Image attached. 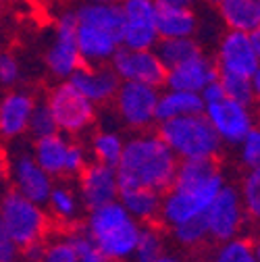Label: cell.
I'll use <instances>...</instances> for the list:
<instances>
[{"label":"cell","mask_w":260,"mask_h":262,"mask_svg":"<svg viewBox=\"0 0 260 262\" xmlns=\"http://www.w3.org/2000/svg\"><path fill=\"white\" fill-rule=\"evenodd\" d=\"M219 67L212 58V54H208L206 50H202L200 54L191 56L189 60L175 64V67L167 69V79H165V88H173V90H185V92H196L202 94V90L219 79Z\"/></svg>","instance_id":"cell-21"},{"label":"cell","mask_w":260,"mask_h":262,"mask_svg":"<svg viewBox=\"0 0 260 262\" xmlns=\"http://www.w3.org/2000/svg\"><path fill=\"white\" fill-rule=\"evenodd\" d=\"M202 100H204V104H208V102H214V100H219V98H223L225 96V90H223V85H221V81L216 79V81H212V83H208L204 90H202Z\"/></svg>","instance_id":"cell-39"},{"label":"cell","mask_w":260,"mask_h":262,"mask_svg":"<svg viewBox=\"0 0 260 262\" xmlns=\"http://www.w3.org/2000/svg\"><path fill=\"white\" fill-rule=\"evenodd\" d=\"M111 67L121 81L165 88L167 67L162 64V60L154 50H132L121 46L111 60Z\"/></svg>","instance_id":"cell-16"},{"label":"cell","mask_w":260,"mask_h":262,"mask_svg":"<svg viewBox=\"0 0 260 262\" xmlns=\"http://www.w3.org/2000/svg\"><path fill=\"white\" fill-rule=\"evenodd\" d=\"M158 94H160V88L134 83V81H121L111 102L117 123L123 129L132 131V134L150 131L156 125Z\"/></svg>","instance_id":"cell-9"},{"label":"cell","mask_w":260,"mask_h":262,"mask_svg":"<svg viewBox=\"0 0 260 262\" xmlns=\"http://www.w3.org/2000/svg\"><path fill=\"white\" fill-rule=\"evenodd\" d=\"M216 17L225 29L252 34L260 27V0H223L216 7Z\"/></svg>","instance_id":"cell-26"},{"label":"cell","mask_w":260,"mask_h":262,"mask_svg":"<svg viewBox=\"0 0 260 262\" xmlns=\"http://www.w3.org/2000/svg\"><path fill=\"white\" fill-rule=\"evenodd\" d=\"M3 7H5V0H0V15H3Z\"/></svg>","instance_id":"cell-48"},{"label":"cell","mask_w":260,"mask_h":262,"mask_svg":"<svg viewBox=\"0 0 260 262\" xmlns=\"http://www.w3.org/2000/svg\"><path fill=\"white\" fill-rule=\"evenodd\" d=\"M212 58L216 62L221 75L252 79V75L260 67V60H258L256 50L252 46L250 34L233 31V29H225L216 38Z\"/></svg>","instance_id":"cell-14"},{"label":"cell","mask_w":260,"mask_h":262,"mask_svg":"<svg viewBox=\"0 0 260 262\" xmlns=\"http://www.w3.org/2000/svg\"><path fill=\"white\" fill-rule=\"evenodd\" d=\"M204 3H206L208 7H214V9H216V7H219V5L223 3V0H204Z\"/></svg>","instance_id":"cell-45"},{"label":"cell","mask_w":260,"mask_h":262,"mask_svg":"<svg viewBox=\"0 0 260 262\" xmlns=\"http://www.w3.org/2000/svg\"><path fill=\"white\" fill-rule=\"evenodd\" d=\"M202 50L204 48L198 38H160L158 44L154 46V52L158 54V58L162 60V64L167 69L189 60L191 56L200 54Z\"/></svg>","instance_id":"cell-27"},{"label":"cell","mask_w":260,"mask_h":262,"mask_svg":"<svg viewBox=\"0 0 260 262\" xmlns=\"http://www.w3.org/2000/svg\"><path fill=\"white\" fill-rule=\"evenodd\" d=\"M179 160L156 131H138L125 140L117 165L121 187H148L165 193L177 173Z\"/></svg>","instance_id":"cell-2"},{"label":"cell","mask_w":260,"mask_h":262,"mask_svg":"<svg viewBox=\"0 0 260 262\" xmlns=\"http://www.w3.org/2000/svg\"><path fill=\"white\" fill-rule=\"evenodd\" d=\"M44 102L56 121L58 134L69 138H83L98 121V106L92 104L71 81H58L52 85Z\"/></svg>","instance_id":"cell-7"},{"label":"cell","mask_w":260,"mask_h":262,"mask_svg":"<svg viewBox=\"0 0 260 262\" xmlns=\"http://www.w3.org/2000/svg\"><path fill=\"white\" fill-rule=\"evenodd\" d=\"M189 3H191V0H189Z\"/></svg>","instance_id":"cell-49"},{"label":"cell","mask_w":260,"mask_h":262,"mask_svg":"<svg viewBox=\"0 0 260 262\" xmlns=\"http://www.w3.org/2000/svg\"><path fill=\"white\" fill-rule=\"evenodd\" d=\"M31 154L54 181L75 179L90 165L88 146L64 134H52L36 140L31 144Z\"/></svg>","instance_id":"cell-8"},{"label":"cell","mask_w":260,"mask_h":262,"mask_svg":"<svg viewBox=\"0 0 260 262\" xmlns=\"http://www.w3.org/2000/svg\"><path fill=\"white\" fill-rule=\"evenodd\" d=\"M69 81L98 108L111 106L121 85V79L111 64H81Z\"/></svg>","instance_id":"cell-20"},{"label":"cell","mask_w":260,"mask_h":262,"mask_svg":"<svg viewBox=\"0 0 260 262\" xmlns=\"http://www.w3.org/2000/svg\"><path fill=\"white\" fill-rule=\"evenodd\" d=\"M208 262H258L254 242L240 235L223 244H214Z\"/></svg>","instance_id":"cell-29"},{"label":"cell","mask_w":260,"mask_h":262,"mask_svg":"<svg viewBox=\"0 0 260 262\" xmlns=\"http://www.w3.org/2000/svg\"><path fill=\"white\" fill-rule=\"evenodd\" d=\"M83 3H106V5H115L119 0H83Z\"/></svg>","instance_id":"cell-44"},{"label":"cell","mask_w":260,"mask_h":262,"mask_svg":"<svg viewBox=\"0 0 260 262\" xmlns=\"http://www.w3.org/2000/svg\"><path fill=\"white\" fill-rule=\"evenodd\" d=\"M156 134L173 150L177 160H212L223 152V142L214 134L208 119L200 115H189L158 123Z\"/></svg>","instance_id":"cell-5"},{"label":"cell","mask_w":260,"mask_h":262,"mask_svg":"<svg viewBox=\"0 0 260 262\" xmlns=\"http://www.w3.org/2000/svg\"><path fill=\"white\" fill-rule=\"evenodd\" d=\"M169 235L171 239L181 246V248H200L208 242V233H206V227L202 219H193L187 223H181L173 229H169Z\"/></svg>","instance_id":"cell-32"},{"label":"cell","mask_w":260,"mask_h":262,"mask_svg":"<svg viewBox=\"0 0 260 262\" xmlns=\"http://www.w3.org/2000/svg\"><path fill=\"white\" fill-rule=\"evenodd\" d=\"M156 29L160 38H196L200 17L189 0H156Z\"/></svg>","instance_id":"cell-19"},{"label":"cell","mask_w":260,"mask_h":262,"mask_svg":"<svg viewBox=\"0 0 260 262\" xmlns=\"http://www.w3.org/2000/svg\"><path fill=\"white\" fill-rule=\"evenodd\" d=\"M152 262H183L179 256H175V254H169V252H165V254H160L158 258H154Z\"/></svg>","instance_id":"cell-43"},{"label":"cell","mask_w":260,"mask_h":262,"mask_svg":"<svg viewBox=\"0 0 260 262\" xmlns=\"http://www.w3.org/2000/svg\"><path fill=\"white\" fill-rule=\"evenodd\" d=\"M237 189L242 195L248 221H254L260 227V167L244 171Z\"/></svg>","instance_id":"cell-30"},{"label":"cell","mask_w":260,"mask_h":262,"mask_svg":"<svg viewBox=\"0 0 260 262\" xmlns=\"http://www.w3.org/2000/svg\"><path fill=\"white\" fill-rule=\"evenodd\" d=\"M75 189L85 210L117 202L121 191L117 169L90 160V165L75 177Z\"/></svg>","instance_id":"cell-17"},{"label":"cell","mask_w":260,"mask_h":262,"mask_svg":"<svg viewBox=\"0 0 260 262\" xmlns=\"http://www.w3.org/2000/svg\"><path fill=\"white\" fill-rule=\"evenodd\" d=\"M200 113H204V100L200 94L173 90V88L160 90L158 104H156V125L171 119H179V117L200 115Z\"/></svg>","instance_id":"cell-24"},{"label":"cell","mask_w":260,"mask_h":262,"mask_svg":"<svg viewBox=\"0 0 260 262\" xmlns=\"http://www.w3.org/2000/svg\"><path fill=\"white\" fill-rule=\"evenodd\" d=\"M254 248H256V258H258V262H260V237L254 242Z\"/></svg>","instance_id":"cell-46"},{"label":"cell","mask_w":260,"mask_h":262,"mask_svg":"<svg viewBox=\"0 0 260 262\" xmlns=\"http://www.w3.org/2000/svg\"><path fill=\"white\" fill-rule=\"evenodd\" d=\"M167 250V233L165 227L160 223H150L142 225V231L136 244L134 252V262H152L160 254H165Z\"/></svg>","instance_id":"cell-28"},{"label":"cell","mask_w":260,"mask_h":262,"mask_svg":"<svg viewBox=\"0 0 260 262\" xmlns=\"http://www.w3.org/2000/svg\"><path fill=\"white\" fill-rule=\"evenodd\" d=\"M11 189V183H9V171H7V160L0 158V195L7 193Z\"/></svg>","instance_id":"cell-40"},{"label":"cell","mask_w":260,"mask_h":262,"mask_svg":"<svg viewBox=\"0 0 260 262\" xmlns=\"http://www.w3.org/2000/svg\"><path fill=\"white\" fill-rule=\"evenodd\" d=\"M219 81L225 90L227 98H233L244 104H256L254 102V92H252V81L246 77H233V75H219Z\"/></svg>","instance_id":"cell-35"},{"label":"cell","mask_w":260,"mask_h":262,"mask_svg":"<svg viewBox=\"0 0 260 262\" xmlns=\"http://www.w3.org/2000/svg\"><path fill=\"white\" fill-rule=\"evenodd\" d=\"M250 40H252V46H254L256 56H258V60H260V27L252 31V34H250Z\"/></svg>","instance_id":"cell-42"},{"label":"cell","mask_w":260,"mask_h":262,"mask_svg":"<svg viewBox=\"0 0 260 262\" xmlns=\"http://www.w3.org/2000/svg\"><path fill=\"white\" fill-rule=\"evenodd\" d=\"M227 177L212 160H181L171 187L162 193L158 223L169 229L202 219L214 195L223 189Z\"/></svg>","instance_id":"cell-1"},{"label":"cell","mask_w":260,"mask_h":262,"mask_svg":"<svg viewBox=\"0 0 260 262\" xmlns=\"http://www.w3.org/2000/svg\"><path fill=\"white\" fill-rule=\"evenodd\" d=\"M23 258L21 246L5 231V227L0 225V262H19Z\"/></svg>","instance_id":"cell-38"},{"label":"cell","mask_w":260,"mask_h":262,"mask_svg":"<svg viewBox=\"0 0 260 262\" xmlns=\"http://www.w3.org/2000/svg\"><path fill=\"white\" fill-rule=\"evenodd\" d=\"M202 221L208 233V242L212 244H223L227 239L240 237L246 229L248 214L237 185L227 181L202 214Z\"/></svg>","instance_id":"cell-11"},{"label":"cell","mask_w":260,"mask_h":262,"mask_svg":"<svg viewBox=\"0 0 260 262\" xmlns=\"http://www.w3.org/2000/svg\"><path fill=\"white\" fill-rule=\"evenodd\" d=\"M79 229L111 262H127L134 260L142 223H138L117 200L88 210Z\"/></svg>","instance_id":"cell-4"},{"label":"cell","mask_w":260,"mask_h":262,"mask_svg":"<svg viewBox=\"0 0 260 262\" xmlns=\"http://www.w3.org/2000/svg\"><path fill=\"white\" fill-rule=\"evenodd\" d=\"M77 48L83 64H111L121 48L119 3H81L75 7Z\"/></svg>","instance_id":"cell-3"},{"label":"cell","mask_w":260,"mask_h":262,"mask_svg":"<svg viewBox=\"0 0 260 262\" xmlns=\"http://www.w3.org/2000/svg\"><path fill=\"white\" fill-rule=\"evenodd\" d=\"M7 171H9L11 189L46 206L48 195L54 187V179L38 165V160L34 158L31 150L29 152H25V150L13 152L7 158Z\"/></svg>","instance_id":"cell-15"},{"label":"cell","mask_w":260,"mask_h":262,"mask_svg":"<svg viewBox=\"0 0 260 262\" xmlns=\"http://www.w3.org/2000/svg\"><path fill=\"white\" fill-rule=\"evenodd\" d=\"M119 202L123 208L132 214L138 223L150 225L158 223L160 206H162V193L148 187H121Z\"/></svg>","instance_id":"cell-25"},{"label":"cell","mask_w":260,"mask_h":262,"mask_svg":"<svg viewBox=\"0 0 260 262\" xmlns=\"http://www.w3.org/2000/svg\"><path fill=\"white\" fill-rule=\"evenodd\" d=\"M121 46L154 50L160 36L156 29V0H119Z\"/></svg>","instance_id":"cell-12"},{"label":"cell","mask_w":260,"mask_h":262,"mask_svg":"<svg viewBox=\"0 0 260 262\" xmlns=\"http://www.w3.org/2000/svg\"><path fill=\"white\" fill-rule=\"evenodd\" d=\"M46 210L50 219L62 225L64 229H75V225H79L81 221L83 204L79 200L77 189L69 185L67 179H60V181H54V187L46 202Z\"/></svg>","instance_id":"cell-22"},{"label":"cell","mask_w":260,"mask_h":262,"mask_svg":"<svg viewBox=\"0 0 260 262\" xmlns=\"http://www.w3.org/2000/svg\"><path fill=\"white\" fill-rule=\"evenodd\" d=\"M23 69L21 62L13 52L0 50V85L3 88H15L21 81Z\"/></svg>","instance_id":"cell-37"},{"label":"cell","mask_w":260,"mask_h":262,"mask_svg":"<svg viewBox=\"0 0 260 262\" xmlns=\"http://www.w3.org/2000/svg\"><path fill=\"white\" fill-rule=\"evenodd\" d=\"M90 140H88V152L90 160L100 162V165L115 167L119 165V160L123 156L125 148V136L121 134V129L117 125H100L90 131Z\"/></svg>","instance_id":"cell-23"},{"label":"cell","mask_w":260,"mask_h":262,"mask_svg":"<svg viewBox=\"0 0 260 262\" xmlns=\"http://www.w3.org/2000/svg\"><path fill=\"white\" fill-rule=\"evenodd\" d=\"M83 60L77 48V17L75 9L62 11L52 27V40L44 50V67L58 81H69Z\"/></svg>","instance_id":"cell-10"},{"label":"cell","mask_w":260,"mask_h":262,"mask_svg":"<svg viewBox=\"0 0 260 262\" xmlns=\"http://www.w3.org/2000/svg\"><path fill=\"white\" fill-rule=\"evenodd\" d=\"M71 237H73V246H75L79 262H111L98 248L94 246V242L81 231V229H71Z\"/></svg>","instance_id":"cell-36"},{"label":"cell","mask_w":260,"mask_h":262,"mask_svg":"<svg viewBox=\"0 0 260 262\" xmlns=\"http://www.w3.org/2000/svg\"><path fill=\"white\" fill-rule=\"evenodd\" d=\"M252 92H254V102H258L260 104V67H258V71L252 75Z\"/></svg>","instance_id":"cell-41"},{"label":"cell","mask_w":260,"mask_h":262,"mask_svg":"<svg viewBox=\"0 0 260 262\" xmlns=\"http://www.w3.org/2000/svg\"><path fill=\"white\" fill-rule=\"evenodd\" d=\"M38 98L27 90L13 88L0 98V140L15 142L27 136L31 113L36 108Z\"/></svg>","instance_id":"cell-18"},{"label":"cell","mask_w":260,"mask_h":262,"mask_svg":"<svg viewBox=\"0 0 260 262\" xmlns=\"http://www.w3.org/2000/svg\"><path fill=\"white\" fill-rule=\"evenodd\" d=\"M19 262H38V260H29V258H21Z\"/></svg>","instance_id":"cell-47"},{"label":"cell","mask_w":260,"mask_h":262,"mask_svg":"<svg viewBox=\"0 0 260 262\" xmlns=\"http://www.w3.org/2000/svg\"><path fill=\"white\" fill-rule=\"evenodd\" d=\"M202 115L212 125L214 134L219 136L223 146H237L244 140V136L256 125L254 104H244L227 96L204 104Z\"/></svg>","instance_id":"cell-13"},{"label":"cell","mask_w":260,"mask_h":262,"mask_svg":"<svg viewBox=\"0 0 260 262\" xmlns=\"http://www.w3.org/2000/svg\"><path fill=\"white\" fill-rule=\"evenodd\" d=\"M52 134H58V127H56V121L48 108V104L44 100H38L36 102V108L31 113V119H29V127H27V136L31 140H42V138H48Z\"/></svg>","instance_id":"cell-34"},{"label":"cell","mask_w":260,"mask_h":262,"mask_svg":"<svg viewBox=\"0 0 260 262\" xmlns=\"http://www.w3.org/2000/svg\"><path fill=\"white\" fill-rule=\"evenodd\" d=\"M40 262H79L73 246V237H71V229L46 237Z\"/></svg>","instance_id":"cell-31"},{"label":"cell","mask_w":260,"mask_h":262,"mask_svg":"<svg viewBox=\"0 0 260 262\" xmlns=\"http://www.w3.org/2000/svg\"><path fill=\"white\" fill-rule=\"evenodd\" d=\"M235 154H237L240 167L244 171L260 167V125L258 123L248 131V134L244 136V140L235 146Z\"/></svg>","instance_id":"cell-33"},{"label":"cell","mask_w":260,"mask_h":262,"mask_svg":"<svg viewBox=\"0 0 260 262\" xmlns=\"http://www.w3.org/2000/svg\"><path fill=\"white\" fill-rule=\"evenodd\" d=\"M0 225L21 250L44 244L50 235V214L46 206L25 198L15 189L0 195Z\"/></svg>","instance_id":"cell-6"}]
</instances>
